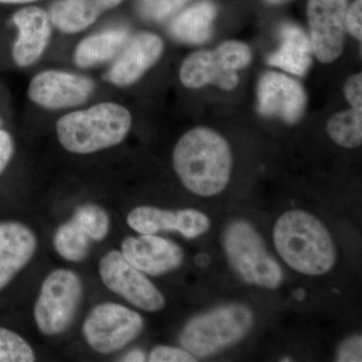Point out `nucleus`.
Wrapping results in <instances>:
<instances>
[{"label": "nucleus", "mask_w": 362, "mask_h": 362, "mask_svg": "<svg viewBox=\"0 0 362 362\" xmlns=\"http://www.w3.org/2000/svg\"><path fill=\"white\" fill-rule=\"evenodd\" d=\"M233 156L228 141L216 131L194 128L173 150V168L187 189L199 197L221 194L232 173Z\"/></svg>", "instance_id": "f257e3e1"}, {"label": "nucleus", "mask_w": 362, "mask_h": 362, "mask_svg": "<svg viewBox=\"0 0 362 362\" xmlns=\"http://www.w3.org/2000/svg\"><path fill=\"white\" fill-rule=\"evenodd\" d=\"M274 245L293 270L308 276L328 273L337 262V250L329 232L313 214L292 209L274 226Z\"/></svg>", "instance_id": "f03ea898"}, {"label": "nucleus", "mask_w": 362, "mask_h": 362, "mask_svg": "<svg viewBox=\"0 0 362 362\" xmlns=\"http://www.w3.org/2000/svg\"><path fill=\"white\" fill-rule=\"evenodd\" d=\"M132 126L122 105L103 102L61 117L56 129L62 146L75 154H90L120 144Z\"/></svg>", "instance_id": "7ed1b4c3"}, {"label": "nucleus", "mask_w": 362, "mask_h": 362, "mask_svg": "<svg viewBox=\"0 0 362 362\" xmlns=\"http://www.w3.org/2000/svg\"><path fill=\"white\" fill-rule=\"evenodd\" d=\"M254 324V314L242 304H230L202 314L188 321L180 343L194 357L213 356L240 341Z\"/></svg>", "instance_id": "20e7f679"}, {"label": "nucleus", "mask_w": 362, "mask_h": 362, "mask_svg": "<svg viewBox=\"0 0 362 362\" xmlns=\"http://www.w3.org/2000/svg\"><path fill=\"white\" fill-rule=\"evenodd\" d=\"M223 249L233 270L249 284L277 289L283 282L282 269L267 251L259 233L246 221H235L226 226Z\"/></svg>", "instance_id": "39448f33"}, {"label": "nucleus", "mask_w": 362, "mask_h": 362, "mask_svg": "<svg viewBox=\"0 0 362 362\" xmlns=\"http://www.w3.org/2000/svg\"><path fill=\"white\" fill-rule=\"evenodd\" d=\"M252 61V51L246 44L228 40L214 51L192 52L180 66L181 83L189 89L216 86L232 90L239 84L238 71Z\"/></svg>", "instance_id": "423d86ee"}, {"label": "nucleus", "mask_w": 362, "mask_h": 362, "mask_svg": "<svg viewBox=\"0 0 362 362\" xmlns=\"http://www.w3.org/2000/svg\"><path fill=\"white\" fill-rule=\"evenodd\" d=\"M83 296V284L75 272L58 269L42 283L33 316L40 332L58 335L70 327Z\"/></svg>", "instance_id": "0eeeda50"}, {"label": "nucleus", "mask_w": 362, "mask_h": 362, "mask_svg": "<svg viewBox=\"0 0 362 362\" xmlns=\"http://www.w3.org/2000/svg\"><path fill=\"white\" fill-rule=\"evenodd\" d=\"M144 321L139 313L123 305L103 303L95 307L83 325L86 341L96 352L110 354L139 337Z\"/></svg>", "instance_id": "6e6552de"}, {"label": "nucleus", "mask_w": 362, "mask_h": 362, "mask_svg": "<svg viewBox=\"0 0 362 362\" xmlns=\"http://www.w3.org/2000/svg\"><path fill=\"white\" fill-rule=\"evenodd\" d=\"M100 276L110 291L147 312L160 311L165 299L141 271L131 265L118 251L107 252L99 264Z\"/></svg>", "instance_id": "1a4fd4ad"}, {"label": "nucleus", "mask_w": 362, "mask_h": 362, "mask_svg": "<svg viewBox=\"0 0 362 362\" xmlns=\"http://www.w3.org/2000/svg\"><path fill=\"white\" fill-rule=\"evenodd\" d=\"M346 11L347 0H308L312 52L321 63H332L342 54Z\"/></svg>", "instance_id": "9d476101"}, {"label": "nucleus", "mask_w": 362, "mask_h": 362, "mask_svg": "<svg viewBox=\"0 0 362 362\" xmlns=\"http://www.w3.org/2000/svg\"><path fill=\"white\" fill-rule=\"evenodd\" d=\"M92 78L59 70L40 71L30 81V101L47 110H64L85 104L94 93Z\"/></svg>", "instance_id": "9b49d317"}, {"label": "nucleus", "mask_w": 362, "mask_h": 362, "mask_svg": "<svg viewBox=\"0 0 362 362\" xmlns=\"http://www.w3.org/2000/svg\"><path fill=\"white\" fill-rule=\"evenodd\" d=\"M258 110L262 115L278 117L296 123L303 115L306 94L294 78L277 71H267L258 84Z\"/></svg>", "instance_id": "f8f14e48"}, {"label": "nucleus", "mask_w": 362, "mask_h": 362, "mask_svg": "<svg viewBox=\"0 0 362 362\" xmlns=\"http://www.w3.org/2000/svg\"><path fill=\"white\" fill-rule=\"evenodd\" d=\"M128 226L142 235H156L162 230H175L187 239L204 235L211 228V220L197 209L166 211L153 206H138L127 218Z\"/></svg>", "instance_id": "ddd939ff"}, {"label": "nucleus", "mask_w": 362, "mask_h": 362, "mask_svg": "<svg viewBox=\"0 0 362 362\" xmlns=\"http://www.w3.org/2000/svg\"><path fill=\"white\" fill-rule=\"evenodd\" d=\"M161 37L153 33H140L131 37L119 52L107 74V80L117 87L135 84L152 68L163 52Z\"/></svg>", "instance_id": "4468645a"}, {"label": "nucleus", "mask_w": 362, "mask_h": 362, "mask_svg": "<svg viewBox=\"0 0 362 362\" xmlns=\"http://www.w3.org/2000/svg\"><path fill=\"white\" fill-rule=\"evenodd\" d=\"M121 250L131 265L150 276L175 270L183 261V251L177 244L156 235L126 238Z\"/></svg>", "instance_id": "2eb2a0df"}, {"label": "nucleus", "mask_w": 362, "mask_h": 362, "mask_svg": "<svg viewBox=\"0 0 362 362\" xmlns=\"http://www.w3.org/2000/svg\"><path fill=\"white\" fill-rule=\"evenodd\" d=\"M13 21L18 28L13 47V61L21 68L32 66L44 54L51 40L49 13L40 7H25L13 14Z\"/></svg>", "instance_id": "dca6fc26"}, {"label": "nucleus", "mask_w": 362, "mask_h": 362, "mask_svg": "<svg viewBox=\"0 0 362 362\" xmlns=\"http://www.w3.org/2000/svg\"><path fill=\"white\" fill-rule=\"evenodd\" d=\"M37 238L18 223H0V290L28 265L37 250Z\"/></svg>", "instance_id": "f3484780"}, {"label": "nucleus", "mask_w": 362, "mask_h": 362, "mask_svg": "<svg viewBox=\"0 0 362 362\" xmlns=\"http://www.w3.org/2000/svg\"><path fill=\"white\" fill-rule=\"evenodd\" d=\"M124 0H57L49 11V20L62 33H77L89 28L109 9Z\"/></svg>", "instance_id": "a211bd4d"}, {"label": "nucleus", "mask_w": 362, "mask_h": 362, "mask_svg": "<svg viewBox=\"0 0 362 362\" xmlns=\"http://www.w3.org/2000/svg\"><path fill=\"white\" fill-rule=\"evenodd\" d=\"M280 35L282 40L280 47L269 57V65L303 77L312 63L310 40L301 28L292 23L282 25Z\"/></svg>", "instance_id": "6ab92c4d"}, {"label": "nucleus", "mask_w": 362, "mask_h": 362, "mask_svg": "<svg viewBox=\"0 0 362 362\" xmlns=\"http://www.w3.org/2000/svg\"><path fill=\"white\" fill-rule=\"evenodd\" d=\"M216 7L209 0L197 2L171 21L169 30L176 40L185 44L201 45L211 39Z\"/></svg>", "instance_id": "aec40b11"}, {"label": "nucleus", "mask_w": 362, "mask_h": 362, "mask_svg": "<svg viewBox=\"0 0 362 362\" xmlns=\"http://www.w3.org/2000/svg\"><path fill=\"white\" fill-rule=\"evenodd\" d=\"M129 39V33L122 28H109L90 35L76 47L75 63L81 68H92L111 61Z\"/></svg>", "instance_id": "412c9836"}, {"label": "nucleus", "mask_w": 362, "mask_h": 362, "mask_svg": "<svg viewBox=\"0 0 362 362\" xmlns=\"http://www.w3.org/2000/svg\"><path fill=\"white\" fill-rule=\"evenodd\" d=\"M92 242L94 240L88 228L74 216L59 226L54 237V249L59 256L77 263L88 256Z\"/></svg>", "instance_id": "4be33fe9"}, {"label": "nucleus", "mask_w": 362, "mask_h": 362, "mask_svg": "<svg viewBox=\"0 0 362 362\" xmlns=\"http://www.w3.org/2000/svg\"><path fill=\"white\" fill-rule=\"evenodd\" d=\"M327 133L331 139L344 148H356L362 143V109L334 114L327 123Z\"/></svg>", "instance_id": "5701e85b"}, {"label": "nucleus", "mask_w": 362, "mask_h": 362, "mask_svg": "<svg viewBox=\"0 0 362 362\" xmlns=\"http://www.w3.org/2000/svg\"><path fill=\"white\" fill-rule=\"evenodd\" d=\"M32 346L18 333L0 327V362H33Z\"/></svg>", "instance_id": "b1692460"}, {"label": "nucleus", "mask_w": 362, "mask_h": 362, "mask_svg": "<svg viewBox=\"0 0 362 362\" xmlns=\"http://www.w3.org/2000/svg\"><path fill=\"white\" fill-rule=\"evenodd\" d=\"M74 218L80 221L89 230L94 242L104 240L110 228V218L108 214L96 204H85L78 207Z\"/></svg>", "instance_id": "393cba45"}, {"label": "nucleus", "mask_w": 362, "mask_h": 362, "mask_svg": "<svg viewBox=\"0 0 362 362\" xmlns=\"http://www.w3.org/2000/svg\"><path fill=\"white\" fill-rule=\"evenodd\" d=\"M190 0H138L137 7L143 18L150 21H162L185 6Z\"/></svg>", "instance_id": "a878e982"}, {"label": "nucleus", "mask_w": 362, "mask_h": 362, "mask_svg": "<svg viewBox=\"0 0 362 362\" xmlns=\"http://www.w3.org/2000/svg\"><path fill=\"white\" fill-rule=\"evenodd\" d=\"M149 361L151 362H194L197 357L185 349L176 347L159 346L154 347L149 354Z\"/></svg>", "instance_id": "bb28decb"}, {"label": "nucleus", "mask_w": 362, "mask_h": 362, "mask_svg": "<svg viewBox=\"0 0 362 362\" xmlns=\"http://www.w3.org/2000/svg\"><path fill=\"white\" fill-rule=\"evenodd\" d=\"M362 0H356L347 8L345 14V28L347 32L361 42L362 40Z\"/></svg>", "instance_id": "cd10ccee"}, {"label": "nucleus", "mask_w": 362, "mask_h": 362, "mask_svg": "<svg viewBox=\"0 0 362 362\" xmlns=\"http://www.w3.org/2000/svg\"><path fill=\"white\" fill-rule=\"evenodd\" d=\"M361 345V335H354V337L347 339L346 341L343 343L339 350H338L337 361L361 362L362 361Z\"/></svg>", "instance_id": "c85d7f7f"}, {"label": "nucleus", "mask_w": 362, "mask_h": 362, "mask_svg": "<svg viewBox=\"0 0 362 362\" xmlns=\"http://www.w3.org/2000/svg\"><path fill=\"white\" fill-rule=\"evenodd\" d=\"M344 95L352 108L362 109V76L354 74L347 78L344 85Z\"/></svg>", "instance_id": "c756f323"}, {"label": "nucleus", "mask_w": 362, "mask_h": 362, "mask_svg": "<svg viewBox=\"0 0 362 362\" xmlns=\"http://www.w3.org/2000/svg\"><path fill=\"white\" fill-rule=\"evenodd\" d=\"M13 137L6 131L0 129V173L8 165L13 158Z\"/></svg>", "instance_id": "7c9ffc66"}, {"label": "nucleus", "mask_w": 362, "mask_h": 362, "mask_svg": "<svg viewBox=\"0 0 362 362\" xmlns=\"http://www.w3.org/2000/svg\"><path fill=\"white\" fill-rule=\"evenodd\" d=\"M122 361H146V356H145L144 352L140 349H134L132 351L128 352L125 356L122 357L121 359Z\"/></svg>", "instance_id": "2f4dec72"}, {"label": "nucleus", "mask_w": 362, "mask_h": 362, "mask_svg": "<svg viewBox=\"0 0 362 362\" xmlns=\"http://www.w3.org/2000/svg\"><path fill=\"white\" fill-rule=\"evenodd\" d=\"M195 263L201 268H206L211 264V257L204 254V252H202V254L197 255V258H195Z\"/></svg>", "instance_id": "473e14b6"}, {"label": "nucleus", "mask_w": 362, "mask_h": 362, "mask_svg": "<svg viewBox=\"0 0 362 362\" xmlns=\"http://www.w3.org/2000/svg\"><path fill=\"white\" fill-rule=\"evenodd\" d=\"M37 1V0H0V4H21L28 2Z\"/></svg>", "instance_id": "72a5a7b5"}, {"label": "nucleus", "mask_w": 362, "mask_h": 362, "mask_svg": "<svg viewBox=\"0 0 362 362\" xmlns=\"http://www.w3.org/2000/svg\"><path fill=\"white\" fill-rule=\"evenodd\" d=\"M305 295L306 294H305L304 290L302 289L297 290V291L294 293V296L296 298L298 301H302V300H304Z\"/></svg>", "instance_id": "f704fd0d"}, {"label": "nucleus", "mask_w": 362, "mask_h": 362, "mask_svg": "<svg viewBox=\"0 0 362 362\" xmlns=\"http://www.w3.org/2000/svg\"><path fill=\"white\" fill-rule=\"evenodd\" d=\"M266 1H268L269 4H283L290 1V0H266Z\"/></svg>", "instance_id": "c9c22d12"}, {"label": "nucleus", "mask_w": 362, "mask_h": 362, "mask_svg": "<svg viewBox=\"0 0 362 362\" xmlns=\"http://www.w3.org/2000/svg\"><path fill=\"white\" fill-rule=\"evenodd\" d=\"M281 361H292V359H289L288 357H284V359H282Z\"/></svg>", "instance_id": "e433bc0d"}, {"label": "nucleus", "mask_w": 362, "mask_h": 362, "mask_svg": "<svg viewBox=\"0 0 362 362\" xmlns=\"http://www.w3.org/2000/svg\"><path fill=\"white\" fill-rule=\"evenodd\" d=\"M0 124H1V120H0Z\"/></svg>", "instance_id": "4c0bfd02"}]
</instances>
